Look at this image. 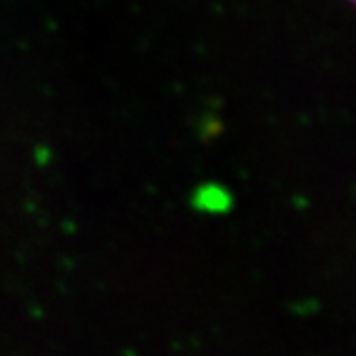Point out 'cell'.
<instances>
[{
  "label": "cell",
  "mask_w": 356,
  "mask_h": 356,
  "mask_svg": "<svg viewBox=\"0 0 356 356\" xmlns=\"http://www.w3.org/2000/svg\"><path fill=\"white\" fill-rule=\"evenodd\" d=\"M352 3H356V0H352Z\"/></svg>",
  "instance_id": "obj_1"
}]
</instances>
